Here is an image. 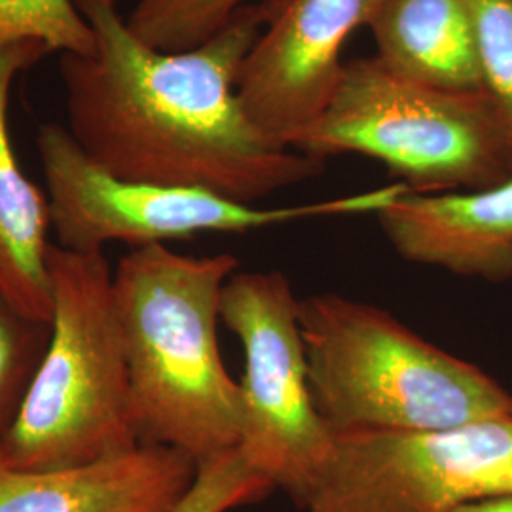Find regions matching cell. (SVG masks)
I'll return each instance as SVG.
<instances>
[{
    "label": "cell",
    "mask_w": 512,
    "mask_h": 512,
    "mask_svg": "<svg viewBox=\"0 0 512 512\" xmlns=\"http://www.w3.org/2000/svg\"><path fill=\"white\" fill-rule=\"evenodd\" d=\"M74 2L95 50L61 54L67 129L107 171L251 205L323 171V160L266 135L239 99V71L268 21V0L243 6L215 37L183 52L150 48L114 4Z\"/></svg>",
    "instance_id": "obj_1"
},
{
    "label": "cell",
    "mask_w": 512,
    "mask_h": 512,
    "mask_svg": "<svg viewBox=\"0 0 512 512\" xmlns=\"http://www.w3.org/2000/svg\"><path fill=\"white\" fill-rule=\"evenodd\" d=\"M238 270L230 253L188 256L154 243L131 249L112 274L139 442L196 465L238 450L241 437L239 384L217 332L224 285Z\"/></svg>",
    "instance_id": "obj_2"
},
{
    "label": "cell",
    "mask_w": 512,
    "mask_h": 512,
    "mask_svg": "<svg viewBox=\"0 0 512 512\" xmlns=\"http://www.w3.org/2000/svg\"><path fill=\"white\" fill-rule=\"evenodd\" d=\"M311 395L332 435L439 431L512 416V393L389 311L336 293L300 300Z\"/></svg>",
    "instance_id": "obj_3"
},
{
    "label": "cell",
    "mask_w": 512,
    "mask_h": 512,
    "mask_svg": "<svg viewBox=\"0 0 512 512\" xmlns=\"http://www.w3.org/2000/svg\"><path fill=\"white\" fill-rule=\"evenodd\" d=\"M48 272L50 342L18 420L0 442V459L18 471L86 467L141 446L105 253H74L52 243Z\"/></svg>",
    "instance_id": "obj_4"
},
{
    "label": "cell",
    "mask_w": 512,
    "mask_h": 512,
    "mask_svg": "<svg viewBox=\"0 0 512 512\" xmlns=\"http://www.w3.org/2000/svg\"><path fill=\"white\" fill-rule=\"evenodd\" d=\"M294 150L317 160L361 154L414 194L480 190L512 177L484 92H448L397 73L378 55L346 61L327 109Z\"/></svg>",
    "instance_id": "obj_5"
},
{
    "label": "cell",
    "mask_w": 512,
    "mask_h": 512,
    "mask_svg": "<svg viewBox=\"0 0 512 512\" xmlns=\"http://www.w3.org/2000/svg\"><path fill=\"white\" fill-rule=\"evenodd\" d=\"M37 147L52 228L59 247L74 253H97L110 241L137 249L200 234H247L294 220L376 215L408 192L395 181L325 202L258 207L202 188L116 177L86 154L69 129L57 124L40 128Z\"/></svg>",
    "instance_id": "obj_6"
},
{
    "label": "cell",
    "mask_w": 512,
    "mask_h": 512,
    "mask_svg": "<svg viewBox=\"0 0 512 512\" xmlns=\"http://www.w3.org/2000/svg\"><path fill=\"white\" fill-rule=\"evenodd\" d=\"M220 321L236 334L245 357L239 456L304 507L334 435L311 395L300 298L277 270H238L224 285Z\"/></svg>",
    "instance_id": "obj_7"
},
{
    "label": "cell",
    "mask_w": 512,
    "mask_h": 512,
    "mask_svg": "<svg viewBox=\"0 0 512 512\" xmlns=\"http://www.w3.org/2000/svg\"><path fill=\"white\" fill-rule=\"evenodd\" d=\"M512 495V416L439 431L334 435L306 512H454Z\"/></svg>",
    "instance_id": "obj_8"
},
{
    "label": "cell",
    "mask_w": 512,
    "mask_h": 512,
    "mask_svg": "<svg viewBox=\"0 0 512 512\" xmlns=\"http://www.w3.org/2000/svg\"><path fill=\"white\" fill-rule=\"evenodd\" d=\"M270 16L245 57L238 95L258 128L285 147L327 109L348 38L376 0H268Z\"/></svg>",
    "instance_id": "obj_9"
},
{
    "label": "cell",
    "mask_w": 512,
    "mask_h": 512,
    "mask_svg": "<svg viewBox=\"0 0 512 512\" xmlns=\"http://www.w3.org/2000/svg\"><path fill=\"white\" fill-rule=\"evenodd\" d=\"M404 260L492 283L512 279V177L461 192H404L376 213Z\"/></svg>",
    "instance_id": "obj_10"
},
{
    "label": "cell",
    "mask_w": 512,
    "mask_h": 512,
    "mask_svg": "<svg viewBox=\"0 0 512 512\" xmlns=\"http://www.w3.org/2000/svg\"><path fill=\"white\" fill-rule=\"evenodd\" d=\"M196 473L194 459L152 444L63 471H18L0 459V512H173Z\"/></svg>",
    "instance_id": "obj_11"
},
{
    "label": "cell",
    "mask_w": 512,
    "mask_h": 512,
    "mask_svg": "<svg viewBox=\"0 0 512 512\" xmlns=\"http://www.w3.org/2000/svg\"><path fill=\"white\" fill-rule=\"evenodd\" d=\"M52 54L38 42L0 52V298L21 315L52 325L54 296L48 272V196L23 171L8 129L10 95L19 73Z\"/></svg>",
    "instance_id": "obj_12"
},
{
    "label": "cell",
    "mask_w": 512,
    "mask_h": 512,
    "mask_svg": "<svg viewBox=\"0 0 512 512\" xmlns=\"http://www.w3.org/2000/svg\"><path fill=\"white\" fill-rule=\"evenodd\" d=\"M366 27L397 73L448 92H484L467 0H376Z\"/></svg>",
    "instance_id": "obj_13"
},
{
    "label": "cell",
    "mask_w": 512,
    "mask_h": 512,
    "mask_svg": "<svg viewBox=\"0 0 512 512\" xmlns=\"http://www.w3.org/2000/svg\"><path fill=\"white\" fill-rule=\"evenodd\" d=\"M243 6L247 0H137L126 21L150 48L183 52L215 37Z\"/></svg>",
    "instance_id": "obj_14"
},
{
    "label": "cell",
    "mask_w": 512,
    "mask_h": 512,
    "mask_svg": "<svg viewBox=\"0 0 512 512\" xmlns=\"http://www.w3.org/2000/svg\"><path fill=\"white\" fill-rule=\"evenodd\" d=\"M23 42L44 44L52 54L95 50L92 25L74 0H0V52Z\"/></svg>",
    "instance_id": "obj_15"
},
{
    "label": "cell",
    "mask_w": 512,
    "mask_h": 512,
    "mask_svg": "<svg viewBox=\"0 0 512 512\" xmlns=\"http://www.w3.org/2000/svg\"><path fill=\"white\" fill-rule=\"evenodd\" d=\"M52 325L33 321L0 298V442L16 423L50 342Z\"/></svg>",
    "instance_id": "obj_16"
},
{
    "label": "cell",
    "mask_w": 512,
    "mask_h": 512,
    "mask_svg": "<svg viewBox=\"0 0 512 512\" xmlns=\"http://www.w3.org/2000/svg\"><path fill=\"white\" fill-rule=\"evenodd\" d=\"M475 25L484 93L503 131L512 165V0H467Z\"/></svg>",
    "instance_id": "obj_17"
},
{
    "label": "cell",
    "mask_w": 512,
    "mask_h": 512,
    "mask_svg": "<svg viewBox=\"0 0 512 512\" xmlns=\"http://www.w3.org/2000/svg\"><path fill=\"white\" fill-rule=\"evenodd\" d=\"M274 490L238 450H232L198 465L194 484L173 512H230L258 503Z\"/></svg>",
    "instance_id": "obj_18"
},
{
    "label": "cell",
    "mask_w": 512,
    "mask_h": 512,
    "mask_svg": "<svg viewBox=\"0 0 512 512\" xmlns=\"http://www.w3.org/2000/svg\"><path fill=\"white\" fill-rule=\"evenodd\" d=\"M454 512H512V495H499L467 503Z\"/></svg>",
    "instance_id": "obj_19"
},
{
    "label": "cell",
    "mask_w": 512,
    "mask_h": 512,
    "mask_svg": "<svg viewBox=\"0 0 512 512\" xmlns=\"http://www.w3.org/2000/svg\"><path fill=\"white\" fill-rule=\"evenodd\" d=\"M101 2H107V4H114V6H118V2H120V0H101Z\"/></svg>",
    "instance_id": "obj_20"
}]
</instances>
